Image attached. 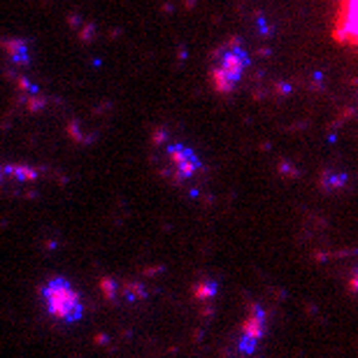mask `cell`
I'll return each instance as SVG.
<instances>
[{
  "mask_svg": "<svg viewBox=\"0 0 358 358\" xmlns=\"http://www.w3.org/2000/svg\"><path fill=\"white\" fill-rule=\"evenodd\" d=\"M249 56L247 49L242 47L240 40H228L214 51L212 56V68H209V81H212V89L217 93H233L242 79L244 70H247Z\"/></svg>",
  "mask_w": 358,
  "mask_h": 358,
  "instance_id": "1",
  "label": "cell"
},
{
  "mask_svg": "<svg viewBox=\"0 0 358 358\" xmlns=\"http://www.w3.org/2000/svg\"><path fill=\"white\" fill-rule=\"evenodd\" d=\"M40 298L47 312L63 323H75L84 317V300L66 277L47 279L40 288Z\"/></svg>",
  "mask_w": 358,
  "mask_h": 358,
  "instance_id": "2",
  "label": "cell"
},
{
  "mask_svg": "<svg viewBox=\"0 0 358 358\" xmlns=\"http://www.w3.org/2000/svg\"><path fill=\"white\" fill-rule=\"evenodd\" d=\"M333 40L358 49V0H338L333 14Z\"/></svg>",
  "mask_w": 358,
  "mask_h": 358,
  "instance_id": "3",
  "label": "cell"
},
{
  "mask_svg": "<svg viewBox=\"0 0 358 358\" xmlns=\"http://www.w3.org/2000/svg\"><path fill=\"white\" fill-rule=\"evenodd\" d=\"M165 156H167V165H170L172 175L177 179H188V177H193L202 167L200 158L184 144H170L165 149Z\"/></svg>",
  "mask_w": 358,
  "mask_h": 358,
  "instance_id": "4",
  "label": "cell"
},
{
  "mask_svg": "<svg viewBox=\"0 0 358 358\" xmlns=\"http://www.w3.org/2000/svg\"><path fill=\"white\" fill-rule=\"evenodd\" d=\"M37 179V170L28 165H3L0 163V186H5L7 182L16 184H28Z\"/></svg>",
  "mask_w": 358,
  "mask_h": 358,
  "instance_id": "5",
  "label": "cell"
},
{
  "mask_svg": "<svg viewBox=\"0 0 358 358\" xmlns=\"http://www.w3.org/2000/svg\"><path fill=\"white\" fill-rule=\"evenodd\" d=\"M263 328H265V314H263V309L254 307L249 319H247V323H244V338L256 342V340H261Z\"/></svg>",
  "mask_w": 358,
  "mask_h": 358,
  "instance_id": "6",
  "label": "cell"
}]
</instances>
